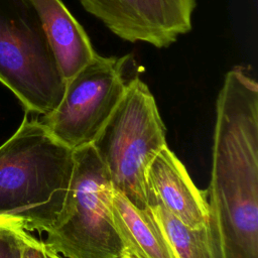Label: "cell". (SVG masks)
I'll use <instances>...</instances> for the list:
<instances>
[{
  "instance_id": "6da1fadb",
  "label": "cell",
  "mask_w": 258,
  "mask_h": 258,
  "mask_svg": "<svg viewBox=\"0 0 258 258\" xmlns=\"http://www.w3.org/2000/svg\"><path fill=\"white\" fill-rule=\"evenodd\" d=\"M209 226L219 258H258V85L241 67L218 95Z\"/></svg>"
},
{
  "instance_id": "7a4b0ae2",
  "label": "cell",
  "mask_w": 258,
  "mask_h": 258,
  "mask_svg": "<svg viewBox=\"0 0 258 258\" xmlns=\"http://www.w3.org/2000/svg\"><path fill=\"white\" fill-rule=\"evenodd\" d=\"M74 166V150L25 115L0 146V221L47 233L63 208Z\"/></svg>"
},
{
  "instance_id": "3957f363",
  "label": "cell",
  "mask_w": 258,
  "mask_h": 258,
  "mask_svg": "<svg viewBox=\"0 0 258 258\" xmlns=\"http://www.w3.org/2000/svg\"><path fill=\"white\" fill-rule=\"evenodd\" d=\"M165 136L155 98L138 75L92 142L114 189L138 209L148 208L146 173Z\"/></svg>"
},
{
  "instance_id": "277c9868",
  "label": "cell",
  "mask_w": 258,
  "mask_h": 258,
  "mask_svg": "<svg viewBox=\"0 0 258 258\" xmlns=\"http://www.w3.org/2000/svg\"><path fill=\"white\" fill-rule=\"evenodd\" d=\"M75 166L61 213L43 241L63 258H121L112 214L114 187L92 144L74 150Z\"/></svg>"
},
{
  "instance_id": "5b68a950",
  "label": "cell",
  "mask_w": 258,
  "mask_h": 258,
  "mask_svg": "<svg viewBox=\"0 0 258 258\" xmlns=\"http://www.w3.org/2000/svg\"><path fill=\"white\" fill-rule=\"evenodd\" d=\"M0 83L42 116L63 96L66 81L30 0H0Z\"/></svg>"
},
{
  "instance_id": "8992f818",
  "label": "cell",
  "mask_w": 258,
  "mask_h": 258,
  "mask_svg": "<svg viewBox=\"0 0 258 258\" xmlns=\"http://www.w3.org/2000/svg\"><path fill=\"white\" fill-rule=\"evenodd\" d=\"M132 54L97 55L66 83L57 107L41 122L61 143L75 150L92 144L138 76Z\"/></svg>"
},
{
  "instance_id": "52a82bcc",
  "label": "cell",
  "mask_w": 258,
  "mask_h": 258,
  "mask_svg": "<svg viewBox=\"0 0 258 258\" xmlns=\"http://www.w3.org/2000/svg\"><path fill=\"white\" fill-rule=\"evenodd\" d=\"M111 32L129 42L168 47L192 27L197 0H79Z\"/></svg>"
},
{
  "instance_id": "ba28073f",
  "label": "cell",
  "mask_w": 258,
  "mask_h": 258,
  "mask_svg": "<svg viewBox=\"0 0 258 258\" xmlns=\"http://www.w3.org/2000/svg\"><path fill=\"white\" fill-rule=\"evenodd\" d=\"M146 182L147 189L187 227L197 229L209 224L207 190L196 186L185 166L167 145L148 166Z\"/></svg>"
},
{
  "instance_id": "9c48e42d",
  "label": "cell",
  "mask_w": 258,
  "mask_h": 258,
  "mask_svg": "<svg viewBox=\"0 0 258 258\" xmlns=\"http://www.w3.org/2000/svg\"><path fill=\"white\" fill-rule=\"evenodd\" d=\"M66 83L96 55L91 39L61 0H30Z\"/></svg>"
},
{
  "instance_id": "30bf717a",
  "label": "cell",
  "mask_w": 258,
  "mask_h": 258,
  "mask_svg": "<svg viewBox=\"0 0 258 258\" xmlns=\"http://www.w3.org/2000/svg\"><path fill=\"white\" fill-rule=\"evenodd\" d=\"M112 214L125 250L138 258H176L149 207L138 209L114 189Z\"/></svg>"
},
{
  "instance_id": "8fae6325",
  "label": "cell",
  "mask_w": 258,
  "mask_h": 258,
  "mask_svg": "<svg viewBox=\"0 0 258 258\" xmlns=\"http://www.w3.org/2000/svg\"><path fill=\"white\" fill-rule=\"evenodd\" d=\"M147 202L176 258H219L209 224L197 229L187 227L149 189H147Z\"/></svg>"
},
{
  "instance_id": "7c38bea8",
  "label": "cell",
  "mask_w": 258,
  "mask_h": 258,
  "mask_svg": "<svg viewBox=\"0 0 258 258\" xmlns=\"http://www.w3.org/2000/svg\"><path fill=\"white\" fill-rule=\"evenodd\" d=\"M23 231L11 222L0 221V258H22Z\"/></svg>"
},
{
  "instance_id": "4fadbf2b",
  "label": "cell",
  "mask_w": 258,
  "mask_h": 258,
  "mask_svg": "<svg viewBox=\"0 0 258 258\" xmlns=\"http://www.w3.org/2000/svg\"><path fill=\"white\" fill-rule=\"evenodd\" d=\"M22 258H52L51 251L42 240H37L25 230L22 233Z\"/></svg>"
},
{
  "instance_id": "5bb4252c",
  "label": "cell",
  "mask_w": 258,
  "mask_h": 258,
  "mask_svg": "<svg viewBox=\"0 0 258 258\" xmlns=\"http://www.w3.org/2000/svg\"><path fill=\"white\" fill-rule=\"evenodd\" d=\"M121 258H138V257H137L136 255H134L133 253H131V252L125 250V251H124V254H123V256H122Z\"/></svg>"
},
{
  "instance_id": "9a60e30c",
  "label": "cell",
  "mask_w": 258,
  "mask_h": 258,
  "mask_svg": "<svg viewBox=\"0 0 258 258\" xmlns=\"http://www.w3.org/2000/svg\"><path fill=\"white\" fill-rule=\"evenodd\" d=\"M51 251V250H50ZM51 253H52V258H63L62 256H60V255H58V254H56V253H54V252H52L51 251Z\"/></svg>"
}]
</instances>
